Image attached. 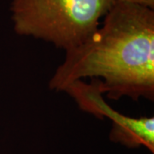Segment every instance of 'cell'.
Wrapping results in <instances>:
<instances>
[{"instance_id":"obj_3","label":"cell","mask_w":154,"mask_h":154,"mask_svg":"<svg viewBox=\"0 0 154 154\" xmlns=\"http://www.w3.org/2000/svg\"><path fill=\"white\" fill-rule=\"evenodd\" d=\"M64 92L75 100L82 110L112 121L110 138L113 141L128 147L144 146L151 152L154 150L153 117L136 118L119 113L105 102L103 94L94 82L88 84L77 81L69 85Z\"/></svg>"},{"instance_id":"obj_1","label":"cell","mask_w":154,"mask_h":154,"mask_svg":"<svg viewBox=\"0 0 154 154\" xmlns=\"http://www.w3.org/2000/svg\"><path fill=\"white\" fill-rule=\"evenodd\" d=\"M90 77L102 94L117 99L154 97V11L116 2L103 26L84 42L66 51L51 78L56 91Z\"/></svg>"},{"instance_id":"obj_2","label":"cell","mask_w":154,"mask_h":154,"mask_svg":"<svg viewBox=\"0 0 154 154\" xmlns=\"http://www.w3.org/2000/svg\"><path fill=\"white\" fill-rule=\"evenodd\" d=\"M116 0H12L11 19L19 35L40 38L58 48L81 45L99 27Z\"/></svg>"},{"instance_id":"obj_4","label":"cell","mask_w":154,"mask_h":154,"mask_svg":"<svg viewBox=\"0 0 154 154\" xmlns=\"http://www.w3.org/2000/svg\"><path fill=\"white\" fill-rule=\"evenodd\" d=\"M119 3H125V4H130L134 5H140L149 8L153 10L154 8V0H116Z\"/></svg>"}]
</instances>
